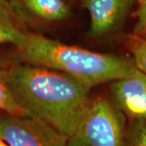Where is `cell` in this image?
I'll list each match as a JSON object with an SVG mask.
<instances>
[{"label": "cell", "instance_id": "obj_1", "mask_svg": "<svg viewBox=\"0 0 146 146\" xmlns=\"http://www.w3.org/2000/svg\"><path fill=\"white\" fill-rule=\"evenodd\" d=\"M10 85L22 108L68 138L91 102V89L84 84L41 66L18 62L11 73Z\"/></svg>", "mask_w": 146, "mask_h": 146}, {"label": "cell", "instance_id": "obj_2", "mask_svg": "<svg viewBox=\"0 0 146 146\" xmlns=\"http://www.w3.org/2000/svg\"><path fill=\"white\" fill-rule=\"evenodd\" d=\"M15 48L22 62L61 72L89 89L126 77L136 68L132 59L67 45L29 31Z\"/></svg>", "mask_w": 146, "mask_h": 146}, {"label": "cell", "instance_id": "obj_3", "mask_svg": "<svg viewBox=\"0 0 146 146\" xmlns=\"http://www.w3.org/2000/svg\"><path fill=\"white\" fill-rule=\"evenodd\" d=\"M123 118L119 108L102 97L91 100L69 146H124Z\"/></svg>", "mask_w": 146, "mask_h": 146}, {"label": "cell", "instance_id": "obj_4", "mask_svg": "<svg viewBox=\"0 0 146 146\" xmlns=\"http://www.w3.org/2000/svg\"><path fill=\"white\" fill-rule=\"evenodd\" d=\"M0 137L11 146H69V138L35 116L0 113Z\"/></svg>", "mask_w": 146, "mask_h": 146}, {"label": "cell", "instance_id": "obj_5", "mask_svg": "<svg viewBox=\"0 0 146 146\" xmlns=\"http://www.w3.org/2000/svg\"><path fill=\"white\" fill-rule=\"evenodd\" d=\"M111 92L118 108L135 119H146V74L136 68L130 75L117 80Z\"/></svg>", "mask_w": 146, "mask_h": 146}, {"label": "cell", "instance_id": "obj_6", "mask_svg": "<svg viewBox=\"0 0 146 146\" xmlns=\"http://www.w3.org/2000/svg\"><path fill=\"white\" fill-rule=\"evenodd\" d=\"M135 0H85L84 7L90 16V35L106 34L127 16Z\"/></svg>", "mask_w": 146, "mask_h": 146}, {"label": "cell", "instance_id": "obj_7", "mask_svg": "<svg viewBox=\"0 0 146 146\" xmlns=\"http://www.w3.org/2000/svg\"><path fill=\"white\" fill-rule=\"evenodd\" d=\"M18 62L0 56V113L20 116H33L16 102L11 89V73Z\"/></svg>", "mask_w": 146, "mask_h": 146}, {"label": "cell", "instance_id": "obj_8", "mask_svg": "<svg viewBox=\"0 0 146 146\" xmlns=\"http://www.w3.org/2000/svg\"><path fill=\"white\" fill-rule=\"evenodd\" d=\"M26 31L7 2L0 1V44L17 46Z\"/></svg>", "mask_w": 146, "mask_h": 146}, {"label": "cell", "instance_id": "obj_9", "mask_svg": "<svg viewBox=\"0 0 146 146\" xmlns=\"http://www.w3.org/2000/svg\"><path fill=\"white\" fill-rule=\"evenodd\" d=\"M22 3L30 12L42 20L61 21L70 15L69 8L63 0H22Z\"/></svg>", "mask_w": 146, "mask_h": 146}, {"label": "cell", "instance_id": "obj_10", "mask_svg": "<svg viewBox=\"0 0 146 146\" xmlns=\"http://www.w3.org/2000/svg\"><path fill=\"white\" fill-rule=\"evenodd\" d=\"M128 49L136 68L146 74V39L132 35L128 40Z\"/></svg>", "mask_w": 146, "mask_h": 146}, {"label": "cell", "instance_id": "obj_11", "mask_svg": "<svg viewBox=\"0 0 146 146\" xmlns=\"http://www.w3.org/2000/svg\"><path fill=\"white\" fill-rule=\"evenodd\" d=\"M136 17L137 21L133 35L146 39V4H140Z\"/></svg>", "mask_w": 146, "mask_h": 146}, {"label": "cell", "instance_id": "obj_12", "mask_svg": "<svg viewBox=\"0 0 146 146\" xmlns=\"http://www.w3.org/2000/svg\"><path fill=\"white\" fill-rule=\"evenodd\" d=\"M134 146H146V127L139 133Z\"/></svg>", "mask_w": 146, "mask_h": 146}, {"label": "cell", "instance_id": "obj_13", "mask_svg": "<svg viewBox=\"0 0 146 146\" xmlns=\"http://www.w3.org/2000/svg\"><path fill=\"white\" fill-rule=\"evenodd\" d=\"M0 146H11L9 144H7V142H6L3 139H2L1 137H0Z\"/></svg>", "mask_w": 146, "mask_h": 146}, {"label": "cell", "instance_id": "obj_14", "mask_svg": "<svg viewBox=\"0 0 146 146\" xmlns=\"http://www.w3.org/2000/svg\"><path fill=\"white\" fill-rule=\"evenodd\" d=\"M140 4H146V0H138Z\"/></svg>", "mask_w": 146, "mask_h": 146}, {"label": "cell", "instance_id": "obj_15", "mask_svg": "<svg viewBox=\"0 0 146 146\" xmlns=\"http://www.w3.org/2000/svg\"><path fill=\"white\" fill-rule=\"evenodd\" d=\"M0 1H2V2H7V0H0Z\"/></svg>", "mask_w": 146, "mask_h": 146}]
</instances>
